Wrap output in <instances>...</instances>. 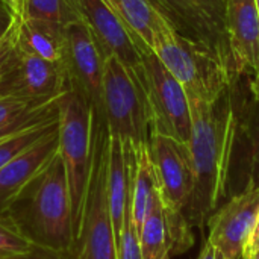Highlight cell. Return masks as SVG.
Segmentation results:
<instances>
[{
  "instance_id": "10",
  "label": "cell",
  "mask_w": 259,
  "mask_h": 259,
  "mask_svg": "<svg viewBox=\"0 0 259 259\" xmlns=\"http://www.w3.org/2000/svg\"><path fill=\"white\" fill-rule=\"evenodd\" d=\"M149 147L164 205L168 209L184 212L196 185L188 144L170 137L150 134Z\"/></svg>"
},
{
  "instance_id": "5",
  "label": "cell",
  "mask_w": 259,
  "mask_h": 259,
  "mask_svg": "<svg viewBox=\"0 0 259 259\" xmlns=\"http://www.w3.org/2000/svg\"><path fill=\"white\" fill-rule=\"evenodd\" d=\"M94 111L76 91L65 93L59 112V155L62 158L71 199L74 237L79 229L93 156Z\"/></svg>"
},
{
  "instance_id": "1",
  "label": "cell",
  "mask_w": 259,
  "mask_h": 259,
  "mask_svg": "<svg viewBox=\"0 0 259 259\" xmlns=\"http://www.w3.org/2000/svg\"><path fill=\"white\" fill-rule=\"evenodd\" d=\"M232 87L215 102L190 100L191 137L188 147L193 158L196 185L185 206L188 222L208 225L226 196L235 143L240 132V111Z\"/></svg>"
},
{
  "instance_id": "30",
  "label": "cell",
  "mask_w": 259,
  "mask_h": 259,
  "mask_svg": "<svg viewBox=\"0 0 259 259\" xmlns=\"http://www.w3.org/2000/svg\"><path fill=\"white\" fill-rule=\"evenodd\" d=\"M258 247H259V217H258L256 225H255V228H253V232H252V235H250V240H249V243H247V247H246L244 256H246V255H249L250 252L256 250Z\"/></svg>"
},
{
  "instance_id": "18",
  "label": "cell",
  "mask_w": 259,
  "mask_h": 259,
  "mask_svg": "<svg viewBox=\"0 0 259 259\" xmlns=\"http://www.w3.org/2000/svg\"><path fill=\"white\" fill-rule=\"evenodd\" d=\"M17 44L42 59L67 65L65 26L62 24L44 20H21L18 17Z\"/></svg>"
},
{
  "instance_id": "33",
  "label": "cell",
  "mask_w": 259,
  "mask_h": 259,
  "mask_svg": "<svg viewBox=\"0 0 259 259\" xmlns=\"http://www.w3.org/2000/svg\"><path fill=\"white\" fill-rule=\"evenodd\" d=\"M244 259H259V247L256 250H253V252H250L249 255H246Z\"/></svg>"
},
{
  "instance_id": "25",
  "label": "cell",
  "mask_w": 259,
  "mask_h": 259,
  "mask_svg": "<svg viewBox=\"0 0 259 259\" xmlns=\"http://www.w3.org/2000/svg\"><path fill=\"white\" fill-rule=\"evenodd\" d=\"M33 246L11 225V222L0 215V259H18L33 252Z\"/></svg>"
},
{
  "instance_id": "6",
  "label": "cell",
  "mask_w": 259,
  "mask_h": 259,
  "mask_svg": "<svg viewBox=\"0 0 259 259\" xmlns=\"http://www.w3.org/2000/svg\"><path fill=\"white\" fill-rule=\"evenodd\" d=\"M103 115L109 135L134 147L149 144L150 117L141 80L115 56L105 61Z\"/></svg>"
},
{
  "instance_id": "20",
  "label": "cell",
  "mask_w": 259,
  "mask_h": 259,
  "mask_svg": "<svg viewBox=\"0 0 259 259\" xmlns=\"http://www.w3.org/2000/svg\"><path fill=\"white\" fill-rule=\"evenodd\" d=\"M132 33L141 52L152 50L155 30L162 14L150 0H103Z\"/></svg>"
},
{
  "instance_id": "4",
  "label": "cell",
  "mask_w": 259,
  "mask_h": 259,
  "mask_svg": "<svg viewBox=\"0 0 259 259\" xmlns=\"http://www.w3.org/2000/svg\"><path fill=\"white\" fill-rule=\"evenodd\" d=\"M108 143L106 120L94 117L90 179L79 229L74 237L73 259H118L106 188Z\"/></svg>"
},
{
  "instance_id": "3",
  "label": "cell",
  "mask_w": 259,
  "mask_h": 259,
  "mask_svg": "<svg viewBox=\"0 0 259 259\" xmlns=\"http://www.w3.org/2000/svg\"><path fill=\"white\" fill-rule=\"evenodd\" d=\"M152 52L182 83L188 99L215 102L231 87V70L205 46L181 35L162 15L155 30Z\"/></svg>"
},
{
  "instance_id": "27",
  "label": "cell",
  "mask_w": 259,
  "mask_h": 259,
  "mask_svg": "<svg viewBox=\"0 0 259 259\" xmlns=\"http://www.w3.org/2000/svg\"><path fill=\"white\" fill-rule=\"evenodd\" d=\"M49 102V100H46ZM44 102H35L29 100L20 96H5L0 97V126L18 118L29 109H32L36 105H41Z\"/></svg>"
},
{
  "instance_id": "15",
  "label": "cell",
  "mask_w": 259,
  "mask_h": 259,
  "mask_svg": "<svg viewBox=\"0 0 259 259\" xmlns=\"http://www.w3.org/2000/svg\"><path fill=\"white\" fill-rule=\"evenodd\" d=\"M226 30L235 80L259 65V17L255 0H226Z\"/></svg>"
},
{
  "instance_id": "11",
  "label": "cell",
  "mask_w": 259,
  "mask_h": 259,
  "mask_svg": "<svg viewBox=\"0 0 259 259\" xmlns=\"http://www.w3.org/2000/svg\"><path fill=\"white\" fill-rule=\"evenodd\" d=\"M74 14L93 32L105 58L115 56L140 76L143 52L114 11L103 0H68Z\"/></svg>"
},
{
  "instance_id": "22",
  "label": "cell",
  "mask_w": 259,
  "mask_h": 259,
  "mask_svg": "<svg viewBox=\"0 0 259 259\" xmlns=\"http://www.w3.org/2000/svg\"><path fill=\"white\" fill-rule=\"evenodd\" d=\"M240 131L249 143V181L246 190H259V100L253 97L240 112Z\"/></svg>"
},
{
  "instance_id": "28",
  "label": "cell",
  "mask_w": 259,
  "mask_h": 259,
  "mask_svg": "<svg viewBox=\"0 0 259 259\" xmlns=\"http://www.w3.org/2000/svg\"><path fill=\"white\" fill-rule=\"evenodd\" d=\"M14 20H15V15L6 8V5L0 2V35H3L11 27Z\"/></svg>"
},
{
  "instance_id": "21",
  "label": "cell",
  "mask_w": 259,
  "mask_h": 259,
  "mask_svg": "<svg viewBox=\"0 0 259 259\" xmlns=\"http://www.w3.org/2000/svg\"><path fill=\"white\" fill-rule=\"evenodd\" d=\"M64 96L65 94H62L58 99L36 105L32 109H29L27 112H24L23 115H20L18 118L0 126V143L14 137V135L21 134V132H26V131L33 129V127H39V126L56 121L59 118L61 102H62Z\"/></svg>"
},
{
  "instance_id": "16",
  "label": "cell",
  "mask_w": 259,
  "mask_h": 259,
  "mask_svg": "<svg viewBox=\"0 0 259 259\" xmlns=\"http://www.w3.org/2000/svg\"><path fill=\"white\" fill-rule=\"evenodd\" d=\"M59 150V123L38 140L32 147L0 168V215L8 205L21 191V188L35 178Z\"/></svg>"
},
{
  "instance_id": "13",
  "label": "cell",
  "mask_w": 259,
  "mask_h": 259,
  "mask_svg": "<svg viewBox=\"0 0 259 259\" xmlns=\"http://www.w3.org/2000/svg\"><path fill=\"white\" fill-rule=\"evenodd\" d=\"M259 217V190H244L208 222V241L226 259H243Z\"/></svg>"
},
{
  "instance_id": "34",
  "label": "cell",
  "mask_w": 259,
  "mask_h": 259,
  "mask_svg": "<svg viewBox=\"0 0 259 259\" xmlns=\"http://www.w3.org/2000/svg\"><path fill=\"white\" fill-rule=\"evenodd\" d=\"M8 32V30H6ZM6 32L3 33V35H0V47H2V44H3V41H5V35H6Z\"/></svg>"
},
{
  "instance_id": "23",
  "label": "cell",
  "mask_w": 259,
  "mask_h": 259,
  "mask_svg": "<svg viewBox=\"0 0 259 259\" xmlns=\"http://www.w3.org/2000/svg\"><path fill=\"white\" fill-rule=\"evenodd\" d=\"M21 20H44L67 26L79 20L68 0H23Z\"/></svg>"
},
{
  "instance_id": "29",
  "label": "cell",
  "mask_w": 259,
  "mask_h": 259,
  "mask_svg": "<svg viewBox=\"0 0 259 259\" xmlns=\"http://www.w3.org/2000/svg\"><path fill=\"white\" fill-rule=\"evenodd\" d=\"M197 259H226L209 241H206L205 243V246H203V249H202V252H200V255H199V258Z\"/></svg>"
},
{
  "instance_id": "36",
  "label": "cell",
  "mask_w": 259,
  "mask_h": 259,
  "mask_svg": "<svg viewBox=\"0 0 259 259\" xmlns=\"http://www.w3.org/2000/svg\"><path fill=\"white\" fill-rule=\"evenodd\" d=\"M164 259H171V255H167V256H165Z\"/></svg>"
},
{
  "instance_id": "35",
  "label": "cell",
  "mask_w": 259,
  "mask_h": 259,
  "mask_svg": "<svg viewBox=\"0 0 259 259\" xmlns=\"http://www.w3.org/2000/svg\"><path fill=\"white\" fill-rule=\"evenodd\" d=\"M256 2V9H258V17H259V0H255Z\"/></svg>"
},
{
  "instance_id": "31",
  "label": "cell",
  "mask_w": 259,
  "mask_h": 259,
  "mask_svg": "<svg viewBox=\"0 0 259 259\" xmlns=\"http://www.w3.org/2000/svg\"><path fill=\"white\" fill-rule=\"evenodd\" d=\"M2 3L6 5V8H8L15 17H20V15H21L23 0H2Z\"/></svg>"
},
{
  "instance_id": "17",
  "label": "cell",
  "mask_w": 259,
  "mask_h": 259,
  "mask_svg": "<svg viewBox=\"0 0 259 259\" xmlns=\"http://www.w3.org/2000/svg\"><path fill=\"white\" fill-rule=\"evenodd\" d=\"M106 188L111 219L118 246V240L124 228V217L132 197V165L129 144L123 143L114 135H109L108 143Z\"/></svg>"
},
{
  "instance_id": "2",
  "label": "cell",
  "mask_w": 259,
  "mask_h": 259,
  "mask_svg": "<svg viewBox=\"0 0 259 259\" xmlns=\"http://www.w3.org/2000/svg\"><path fill=\"white\" fill-rule=\"evenodd\" d=\"M3 215L33 247L73 255L71 199L59 150L21 188Z\"/></svg>"
},
{
  "instance_id": "8",
  "label": "cell",
  "mask_w": 259,
  "mask_h": 259,
  "mask_svg": "<svg viewBox=\"0 0 259 259\" xmlns=\"http://www.w3.org/2000/svg\"><path fill=\"white\" fill-rule=\"evenodd\" d=\"M184 36L211 50L232 73L226 30V0H150ZM235 79V76H234Z\"/></svg>"
},
{
  "instance_id": "26",
  "label": "cell",
  "mask_w": 259,
  "mask_h": 259,
  "mask_svg": "<svg viewBox=\"0 0 259 259\" xmlns=\"http://www.w3.org/2000/svg\"><path fill=\"white\" fill-rule=\"evenodd\" d=\"M118 259H143L141 250H140L138 232L132 222L131 205L127 208V212L124 217V228L118 240Z\"/></svg>"
},
{
  "instance_id": "9",
  "label": "cell",
  "mask_w": 259,
  "mask_h": 259,
  "mask_svg": "<svg viewBox=\"0 0 259 259\" xmlns=\"http://www.w3.org/2000/svg\"><path fill=\"white\" fill-rule=\"evenodd\" d=\"M67 71L70 90L79 93L93 108L94 117L103 115V71L105 55L90 27L80 21L65 26Z\"/></svg>"
},
{
  "instance_id": "32",
  "label": "cell",
  "mask_w": 259,
  "mask_h": 259,
  "mask_svg": "<svg viewBox=\"0 0 259 259\" xmlns=\"http://www.w3.org/2000/svg\"><path fill=\"white\" fill-rule=\"evenodd\" d=\"M250 91H252V97L259 100V65L256 71L253 73V80L250 83Z\"/></svg>"
},
{
  "instance_id": "7",
  "label": "cell",
  "mask_w": 259,
  "mask_h": 259,
  "mask_svg": "<svg viewBox=\"0 0 259 259\" xmlns=\"http://www.w3.org/2000/svg\"><path fill=\"white\" fill-rule=\"evenodd\" d=\"M138 79L146 94L152 134L188 144L191 137V109L182 83L152 50L143 53V68Z\"/></svg>"
},
{
  "instance_id": "14",
  "label": "cell",
  "mask_w": 259,
  "mask_h": 259,
  "mask_svg": "<svg viewBox=\"0 0 259 259\" xmlns=\"http://www.w3.org/2000/svg\"><path fill=\"white\" fill-rule=\"evenodd\" d=\"M188 223L184 212L164 205L158 190L153 206L138 232L143 259H164L167 255L187 250L193 243Z\"/></svg>"
},
{
  "instance_id": "24",
  "label": "cell",
  "mask_w": 259,
  "mask_h": 259,
  "mask_svg": "<svg viewBox=\"0 0 259 259\" xmlns=\"http://www.w3.org/2000/svg\"><path fill=\"white\" fill-rule=\"evenodd\" d=\"M58 123H59V118L53 123H49V124H44L39 127H33L30 131L21 132L18 135H14L5 141H2L0 143V168L5 167L12 159H15L23 152H26L29 147H32L38 140H41L50 131H53L58 126Z\"/></svg>"
},
{
  "instance_id": "12",
  "label": "cell",
  "mask_w": 259,
  "mask_h": 259,
  "mask_svg": "<svg viewBox=\"0 0 259 259\" xmlns=\"http://www.w3.org/2000/svg\"><path fill=\"white\" fill-rule=\"evenodd\" d=\"M67 91H70L67 65L42 59L17 44L14 65L3 82L6 96L46 102L58 99Z\"/></svg>"
},
{
  "instance_id": "19",
  "label": "cell",
  "mask_w": 259,
  "mask_h": 259,
  "mask_svg": "<svg viewBox=\"0 0 259 259\" xmlns=\"http://www.w3.org/2000/svg\"><path fill=\"white\" fill-rule=\"evenodd\" d=\"M131 147V165H132V197H131V212L132 222L140 232L147 214L150 212L156 193H158V178L150 155L149 144H141Z\"/></svg>"
},
{
  "instance_id": "37",
  "label": "cell",
  "mask_w": 259,
  "mask_h": 259,
  "mask_svg": "<svg viewBox=\"0 0 259 259\" xmlns=\"http://www.w3.org/2000/svg\"><path fill=\"white\" fill-rule=\"evenodd\" d=\"M0 2H2V0H0Z\"/></svg>"
}]
</instances>
